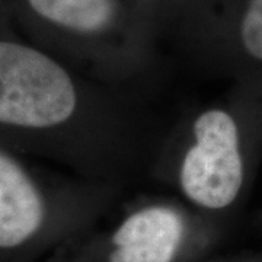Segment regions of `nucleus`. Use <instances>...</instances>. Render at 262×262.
Here are the masks:
<instances>
[{"label": "nucleus", "instance_id": "nucleus-2", "mask_svg": "<svg viewBox=\"0 0 262 262\" xmlns=\"http://www.w3.org/2000/svg\"><path fill=\"white\" fill-rule=\"evenodd\" d=\"M53 219L54 201L47 188L0 144V261L37 245Z\"/></svg>", "mask_w": 262, "mask_h": 262}, {"label": "nucleus", "instance_id": "nucleus-5", "mask_svg": "<svg viewBox=\"0 0 262 262\" xmlns=\"http://www.w3.org/2000/svg\"><path fill=\"white\" fill-rule=\"evenodd\" d=\"M241 39L246 53L262 63V0H251L241 24Z\"/></svg>", "mask_w": 262, "mask_h": 262}, {"label": "nucleus", "instance_id": "nucleus-3", "mask_svg": "<svg viewBox=\"0 0 262 262\" xmlns=\"http://www.w3.org/2000/svg\"><path fill=\"white\" fill-rule=\"evenodd\" d=\"M182 234L184 223L170 208L136 211L115 230L110 262H172Z\"/></svg>", "mask_w": 262, "mask_h": 262}, {"label": "nucleus", "instance_id": "nucleus-4", "mask_svg": "<svg viewBox=\"0 0 262 262\" xmlns=\"http://www.w3.org/2000/svg\"><path fill=\"white\" fill-rule=\"evenodd\" d=\"M24 3L44 25L75 34L102 31L114 16L113 0H24Z\"/></svg>", "mask_w": 262, "mask_h": 262}, {"label": "nucleus", "instance_id": "nucleus-1", "mask_svg": "<svg viewBox=\"0 0 262 262\" xmlns=\"http://www.w3.org/2000/svg\"><path fill=\"white\" fill-rule=\"evenodd\" d=\"M194 136L195 144L181 168L184 192L206 208L230 206L241 192L245 175L236 122L226 111L211 110L196 118Z\"/></svg>", "mask_w": 262, "mask_h": 262}]
</instances>
